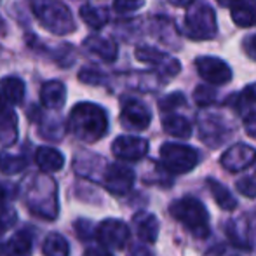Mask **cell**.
<instances>
[{
	"instance_id": "40",
	"label": "cell",
	"mask_w": 256,
	"mask_h": 256,
	"mask_svg": "<svg viewBox=\"0 0 256 256\" xmlns=\"http://www.w3.org/2000/svg\"><path fill=\"white\" fill-rule=\"evenodd\" d=\"M84 256H114V254L108 253L106 248H104V250H100V248H94V250H88V251H86Z\"/></svg>"
},
{
	"instance_id": "30",
	"label": "cell",
	"mask_w": 256,
	"mask_h": 256,
	"mask_svg": "<svg viewBox=\"0 0 256 256\" xmlns=\"http://www.w3.org/2000/svg\"><path fill=\"white\" fill-rule=\"evenodd\" d=\"M78 80L91 86H100L104 82V75L96 68H82L80 74H78Z\"/></svg>"
},
{
	"instance_id": "4",
	"label": "cell",
	"mask_w": 256,
	"mask_h": 256,
	"mask_svg": "<svg viewBox=\"0 0 256 256\" xmlns=\"http://www.w3.org/2000/svg\"><path fill=\"white\" fill-rule=\"evenodd\" d=\"M216 14L208 4H196L185 16V35L192 40H209L216 35Z\"/></svg>"
},
{
	"instance_id": "8",
	"label": "cell",
	"mask_w": 256,
	"mask_h": 256,
	"mask_svg": "<svg viewBox=\"0 0 256 256\" xmlns=\"http://www.w3.org/2000/svg\"><path fill=\"white\" fill-rule=\"evenodd\" d=\"M129 226L115 218L103 220L96 226V239L106 250H122L129 242Z\"/></svg>"
},
{
	"instance_id": "15",
	"label": "cell",
	"mask_w": 256,
	"mask_h": 256,
	"mask_svg": "<svg viewBox=\"0 0 256 256\" xmlns=\"http://www.w3.org/2000/svg\"><path fill=\"white\" fill-rule=\"evenodd\" d=\"M132 226L140 239L145 244H154L158 237V220L152 212L140 211L132 216Z\"/></svg>"
},
{
	"instance_id": "32",
	"label": "cell",
	"mask_w": 256,
	"mask_h": 256,
	"mask_svg": "<svg viewBox=\"0 0 256 256\" xmlns=\"http://www.w3.org/2000/svg\"><path fill=\"white\" fill-rule=\"evenodd\" d=\"M236 188L239 190L244 197H248V199H254L256 197V182L253 178H248L246 176V178L237 180Z\"/></svg>"
},
{
	"instance_id": "27",
	"label": "cell",
	"mask_w": 256,
	"mask_h": 256,
	"mask_svg": "<svg viewBox=\"0 0 256 256\" xmlns=\"http://www.w3.org/2000/svg\"><path fill=\"white\" fill-rule=\"evenodd\" d=\"M28 166V160L24 155H14L9 152L0 154V172L4 174H18L24 171Z\"/></svg>"
},
{
	"instance_id": "23",
	"label": "cell",
	"mask_w": 256,
	"mask_h": 256,
	"mask_svg": "<svg viewBox=\"0 0 256 256\" xmlns=\"http://www.w3.org/2000/svg\"><path fill=\"white\" fill-rule=\"evenodd\" d=\"M0 89H2V94L6 96V100L10 104H20L24 98V82L18 77H4L0 80Z\"/></svg>"
},
{
	"instance_id": "3",
	"label": "cell",
	"mask_w": 256,
	"mask_h": 256,
	"mask_svg": "<svg viewBox=\"0 0 256 256\" xmlns=\"http://www.w3.org/2000/svg\"><path fill=\"white\" fill-rule=\"evenodd\" d=\"M169 212L176 222L188 228L196 237H208L209 212L206 206L196 197H182L169 206Z\"/></svg>"
},
{
	"instance_id": "7",
	"label": "cell",
	"mask_w": 256,
	"mask_h": 256,
	"mask_svg": "<svg viewBox=\"0 0 256 256\" xmlns=\"http://www.w3.org/2000/svg\"><path fill=\"white\" fill-rule=\"evenodd\" d=\"M52 180L49 178H38L35 182V186L30 188V196H28V208L32 212L42 216L46 220H54L58 214V202H56V194L46 197L44 192L51 186Z\"/></svg>"
},
{
	"instance_id": "25",
	"label": "cell",
	"mask_w": 256,
	"mask_h": 256,
	"mask_svg": "<svg viewBox=\"0 0 256 256\" xmlns=\"http://www.w3.org/2000/svg\"><path fill=\"white\" fill-rule=\"evenodd\" d=\"M42 253L44 256H70V246L68 240L61 234H49L42 244Z\"/></svg>"
},
{
	"instance_id": "6",
	"label": "cell",
	"mask_w": 256,
	"mask_h": 256,
	"mask_svg": "<svg viewBox=\"0 0 256 256\" xmlns=\"http://www.w3.org/2000/svg\"><path fill=\"white\" fill-rule=\"evenodd\" d=\"M234 126L218 114H202L199 117V136L208 146L218 148L232 136Z\"/></svg>"
},
{
	"instance_id": "17",
	"label": "cell",
	"mask_w": 256,
	"mask_h": 256,
	"mask_svg": "<svg viewBox=\"0 0 256 256\" xmlns=\"http://www.w3.org/2000/svg\"><path fill=\"white\" fill-rule=\"evenodd\" d=\"M84 48L91 54L98 56L103 61H115L118 54V48L110 38L100 37V35H91L84 40Z\"/></svg>"
},
{
	"instance_id": "39",
	"label": "cell",
	"mask_w": 256,
	"mask_h": 256,
	"mask_svg": "<svg viewBox=\"0 0 256 256\" xmlns=\"http://www.w3.org/2000/svg\"><path fill=\"white\" fill-rule=\"evenodd\" d=\"M242 96L246 102H256V82L254 84H250L246 89L242 91Z\"/></svg>"
},
{
	"instance_id": "5",
	"label": "cell",
	"mask_w": 256,
	"mask_h": 256,
	"mask_svg": "<svg viewBox=\"0 0 256 256\" xmlns=\"http://www.w3.org/2000/svg\"><path fill=\"white\" fill-rule=\"evenodd\" d=\"M160 164L171 174H185L199 164V154L188 145L164 143L160 146Z\"/></svg>"
},
{
	"instance_id": "42",
	"label": "cell",
	"mask_w": 256,
	"mask_h": 256,
	"mask_svg": "<svg viewBox=\"0 0 256 256\" xmlns=\"http://www.w3.org/2000/svg\"><path fill=\"white\" fill-rule=\"evenodd\" d=\"M216 2H218L220 6H223V7H234L236 4L244 2V0H216Z\"/></svg>"
},
{
	"instance_id": "24",
	"label": "cell",
	"mask_w": 256,
	"mask_h": 256,
	"mask_svg": "<svg viewBox=\"0 0 256 256\" xmlns=\"http://www.w3.org/2000/svg\"><path fill=\"white\" fill-rule=\"evenodd\" d=\"M208 186H209V190H211V196H212V199H214V202L222 209H225V211H234V209L237 208V199L232 196V192H230L225 185H222V183L216 182V180H208Z\"/></svg>"
},
{
	"instance_id": "34",
	"label": "cell",
	"mask_w": 256,
	"mask_h": 256,
	"mask_svg": "<svg viewBox=\"0 0 256 256\" xmlns=\"http://www.w3.org/2000/svg\"><path fill=\"white\" fill-rule=\"evenodd\" d=\"M16 223V212L12 209H6V208H0V236L6 232L7 228Z\"/></svg>"
},
{
	"instance_id": "2",
	"label": "cell",
	"mask_w": 256,
	"mask_h": 256,
	"mask_svg": "<svg viewBox=\"0 0 256 256\" xmlns=\"http://www.w3.org/2000/svg\"><path fill=\"white\" fill-rule=\"evenodd\" d=\"M32 10L38 23L52 34L66 35L75 32L77 24L72 10L60 0H32Z\"/></svg>"
},
{
	"instance_id": "12",
	"label": "cell",
	"mask_w": 256,
	"mask_h": 256,
	"mask_svg": "<svg viewBox=\"0 0 256 256\" xmlns=\"http://www.w3.org/2000/svg\"><path fill=\"white\" fill-rule=\"evenodd\" d=\"M196 68L199 75L211 86H223L230 82L232 70L223 60L214 56H202L196 60Z\"/></svg>"
},
{
	"instance_id": "45",
	"label": "cell",
	"mask_w": 256,
	"mask_h": 256,
	"mask_svg": "<svg viewBox=\"0 0 256 256\" xmlns=\"http://www.w3.org/2000/svg\"><path fill=\"white\" fill-rule=\"evenodd\" d=\"M0 28H4V23H2V20H0Z\"/></svg>"
},
{
	"instance_id": "31",
	"label": "cell",
	"mask_w": 256,
	"mask_h": 256,
	"mask_svg": "<svg viewBox=\"0 0 256 256\" xmlns=\"http://www.w3.org/2000/svg\"><path fill=\"white\" fill-rule=\"evenodd\" d=\"M143 4H145V0H114V9L118 14H128L142 9Z\"/></svg>"
},
{
	"instance_id": "29",
	"label": "cell",
	"mask_w": 256,
	"mask_h": 256,
	"mask_svg": "<svg viewBox=\"0 0 256 256\" xmlns=\"http://www.w3.org/2000/svg\"><path fill=\"white\" fill-rule=\"evenodd\" d=\"M183 104H186L185 96H183L182 92H171V94L164 96V98L160 100V103H158V108H160L164 114H169V112L176 110V108L183 106Z\"/></svg>"
},
{
	"instance_id": "13",
	"label": "cell",
	"mask_w": 256,
	"mask_h": 256,
	"mask_svg": "<svg viewBox=\"0 0 256 256\" xmlns=\"http://www.w3.org/2000/svg\"><path fill=\"white\" fill-rule=\"evenodd\" d=\"M112 152L120 160H140L148 154V142L140 136H118L112 143Z\"/></svg>"
},
{
	"instance_id": "44",
	"label": "cell",
	"mask_w": 256,
	"mask_h": 256,
	"mask_svg": "<svg viewBox=\"0 0 256 256\" xmlns=\"http://www.w3.org/2000/svg\"><path fill=\"white\" fill-rule=\"evenodd\" d=\"M0 254H4V246L0 244Z\"/></svg>"
},
{
	"instance_id": "22",
	"label": "cell",
	"mask_w": 256,
	"mask_h": 256,
	"mask_svg": "<svg viewBox=\"0 0 256 256\" xmlns=\"http://www.w3.org/2000/svg\"><path fill=\"white\" fill-rule=\"evenodd\" d=\"M18 138V118L12 110L0 114V145H12Z\"/></svg>"
},
{
	"instance_id": "18",
	"label": "cell",
	"mask_w": 256,
	"mask_h": 256,
	"mask_svg": "<svg viewBox=\"0 0 256 256\" xmlns=\"http://www.w3.org/2000/svg\"><path fill=\"white\" fill-rule=\"evenodd\" d=\"M35 162L44 172H56L64 166V157L52 146H40L35 154Z\"/></svg>"
},
{
	"instance_id": "9",
	"label": "cell",
	"mask_w": 256,
	"mask_h": 256,
	"mask_svg": "<svg viewBox=\"0 0 256 256\" xmlns=\"http://www.w3.org/2000/svg\"><path fill=\"white\" fill-rule=\"evenodd\" d=\"M102 185L114 196H124L134 185V171L124 164H108L102 174Z\"/></svg>"
},
{
	"instance_id": "41",
	"label": "cell",
	"mask_w": 256,
	"mask_h": 256,
	"mask_svg": "<svg viewBox=\"0 0 256 256\" xmlns=\"http://www.w3.org/2000/svg\"><path fill=\"white\" fill-rule=\"evenodd\" d=\"M169 2L176 7H190L194 4V0H169Z\"/></svg>"
},
{
	"instance_id": "1",
	"label": "cell",
	"mask_w": 256,
	"mask_h": 256,
	"mask_svg": "<svg viewBox=\"0 0 256 256\" xmlns=\"http://www.w3.org/2000/svg\"><path fill=\"white\" fill-rule=\"evenodd\" d=\"M68 129L80 142H98L108 131L106 112L96 103H77L68 117Z\"/></svg>"
},
{
	"instance_id": "37",
	"label": "cell",
	"mask_w": 256,
	"mask_h": 256,
	"mask_svg": "<svg viewBox=\"0 0 256 256\" xmlns=\"http://www.w3.org/2000/svg\"><path fill=\"white\" fill-rule=\"evenodd\" d=\"M242 48H244V52H246L251 60H256V35H250V37L244 38Z\"/></svg>"
},
{
	"instance_id": "26",
	"label": "cell",
	"mask_w": 256,
	"mask_h": 256,
	"mask_svg": "<svg viewBox=\"0 0 256 256\" xmlns=\"http://www.w3.org/2000/svg\"><path fill=\"white\" fill-rule=\"evenodd\" d=\"M80 18L89 28L92 30H100L108 23V10L102 7H92V6H82L80 7Z\"/></svg>"
},
{
	"instance_id": "33",
	"label": "cell",
	"mask_w": 256,
	"mask_h": 256,
	"mask_svg": "<svg viewBox=\"0 0 256 256\" xmlns=\"http://www.w3.org/2000/svg\"><path fill=\"white\" fill-rule=\"evenodd\" d=\"M75 230H77V236L78 239H91V237L96 236V230H94V225L88 220H77L75 222Z\"/></svg>"
},
{
	"instance_id": "21",
	"label": "cell",
	"mask_w": 256,
	"mask_h": 256,
	"mask_svg": "<svg viewBox=\"0 0 256 256\" xmlns=\"http://www.w3.org/2000/svg\"><path fill=\"white\" fill-rule=\"evenodd\" d=\"M162 128L168 134L174 136V138L186 140L192 136V124L186 120L185 117L176 114H168L162 118Z\"/></svg>"
},
{
	"instance_id": "11",
	"label": "cell",
	"mask_w": 256,
	"mask_h": 256,
	"mask_svg": "<svg viewBox=\"0 0 256 256\" xmlns=\"http://www.w3.org/2000/svg\"><path fill=\"white\" fill-rule=\"evenodd\" d=\"M134 56L138 58L140 61L146 64H152L158 70L160 75H166V77H176L182 70V64H180L178 60L174 58H169L166 52L158 51L155 48H148V46H140L136 48Z\"/></svg>"
},
{
	"instance_id": "19",
	"label": "cell",
	"mask_w": 256,
	"mask_h": 256,
	"mask_svg": "<svg viewBox=\"0 0 256 256\" xmlns=\"http://www.w3.org/2000/svg\"><path fill=\"white\" fill-rule=\"evenodd\" d=\"M32 246H34V239H32L30 232H21L14 234L4 246V254L6 256H30Z\"/></svg>"
},
{
	"instance_id": "36",
	"label": "cell",
	"mask_w": 256,
	"mask_h": 256,
	"mask_svg": "<svg viewBox=\"0 0 256 256\" xmlns=\"http://www.w3.org/2000/svg\"><path fill=\"white\" fill-rule=\"evenodd\" d=\"M244 129H246L248 136L256 140V112H251L244 117Z\"/></svg>"
},
{
	"instance_id": "10",
	"label": "cell",
	"mask_w": 256,
	"mask_h": 256,
	"mask_svg": "<svg viewBox=\"0 0 256 256\" xmlns=\"http://www.w3.org/2000/svg\"><path fill=\"white\" fill-rule=\"evenodd\" d=\"M152 122V112L138 100H124L120 110V124L129 131H143Z\"/></svg>"
},
{
	"instance_id": "38",
	"label": "cell",
	"mask_w": 256,
	"mask_h": 256,
	"mask_svg": "<svg viewBox=\"0 0 256 256\" xmlns=\"http://www.w3.org/2000/svg\"><path fill=\"white\" fill-rule=\"evenodd\" d=\"M128 256H152L150 250L143 244H132L128 251Z\"/></svg>"
},
{
	"instance_id": "20",
	"label": "cell",
	"mask_w": 256,
	"mask_h": 256,
	"mask_svg": "<svg viewBox=\"0 0 256 256\" xmlns=\"http://www.w3.org/2000/svg\"><path fill=\"white\" fill-rule=\"evenodd\" d=\"M232 10V21L240 28L256 26V6L254 0H244L230 7Z\"/></svg>"
},
{
	"instance_id": "16",
	"label": "cell",
	"mask_w": 256,
	"mask_h": 256,
	"mask_svg": "<svg viewBox=\"0 0 256 256\" xmlns=\"http://www.w3.org/2000/svg\"><path fill=\"white\" fill-rule=\"evenodd\" d=\"M40 102L46 108L60 110L66 102V88L61 80H49L40 88Z\"/></svg>"
},
{
	"instance_id": "14",
	"label": "cell",
	"mask_w": 256,
	"mask_h": 256,
	"mask_svg": "<svg viewBox=\"0 0 256 256\" xmlns=\"http://www.w3.org/2000/svg\"><path fill=\"white\" fill-rule=\"evenodd\" d=\"M256 162V150L246 143H237L222 155V166L230 172H239Z\"/></svg>"
},
{
	"instance_id": "28",
	"label": "cell",
	"mask_w": 256,
	"mask_h": 256,
	"mask_svg": "<svg viewBox=\"0 0 256 256\" xmlns=\"http://www.w3.org/2000/svg\"><path fill=\"white\" fill-rule=\"evenodd\" d=\"M194 102L199 106H209L216 102V91L211 86H197L194 91Z\"/></svg>"
},
{
	"instance_id": "35",
	"label": "cell",
	"mask_w": 256,
	"mask_h": 256,
	"mask_svg": "<svg viewBox=\"0 0 256 256\" xmlns=\"http://www.w3.org/2000/svg\"><path fill=\"white\" fill-rule=\"evenodd\" d=\"M16 197V186L10 183H0V208Z\"/></svg>"
},
{
	"instance_id": "43",
	"label": "cell",
	"mask_w": 256,
	"mask_h": 256,
	"mask_svg": "<svg viewBox=\"0 0 256 256\" xmlns=\"http://www.w3.org/2000/svg\"><path fill=\"white\" fill-rule=\"evenodd\" d=\"M7 100H6V96L2 94V92H0V114H4V112H7L9 110V108H7Z\"/></svg>"
}]
</instances>
